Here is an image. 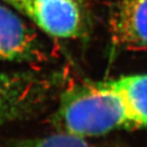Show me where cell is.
Here are the masks:
<instances>
[{
    "label": "cell",
    "mask_w": 147,
    "mask_h": 147,
    "mask_svg": "<svg viewBox=\"0 0 147 147\" xmlns=\"http://www.w3.org/2000/svg\"><path fill=\"white\" fill-rule=\"evenodd\" d=\"M115 43L147 50V0H119L111 17Z\"/></svg>",
    "instance_id": "1"
},
{
    "label": "cell",
    "mask_w": 147,
    "mask_h": 147,
    "mask_svg": "<svg viewBox=\"0 0 147 147\" xmlns=\"http://www.w3.org/2000/svg\"><path fill=\"white\" fill-rule=\"evenodd\" d=\"M34 39L20 17L0 5V60H21L30 57Z\"/></svg>",
    "instance_id": "2"
},
{
    "label": "cell",
    "mask_w": 147,
    "mask_h": 147,
    "mask_svg": "<svg viewBox=\"0 0 147 147\" xmlns=\"http://www.w3.org/2000/svg\"><path fill=\"white\" fill-rule=\"evenodd\" d=\"M28 88L24 79L0 73V127L22 110Z\"/></svg>",
    "instance_id": "3"
},
{
    "label": "cell",
    "mask_w": 147,
    "mask_h": 147,
    "mask_svg": "<svg viewBox=\"0 0 147 147\" xmlns=\"http://www.w3.org/2000/svg\"><path fill=\"white\" fill-rule=\"evenodd\" d=\"M20 147H91L84 138L69 133H60L27 142Z\"/></svg>",
    "instance_id": "4"
},
{
    "label": "cell",
    "mask_w": 147,
    "mask_h": 147,
    "mask_svg": "<svg viewBox=\"0 0 147 147\" xmlns=\"http://www.w3.org/2000/svg\"><path fill=\"white\" fill-rule=\"evenodd\" d=\"M7 1H8V2H9V1H11V0H7Z\"/></svg>",
    "instance_id": "5"
}]
</instances>
